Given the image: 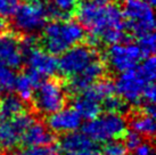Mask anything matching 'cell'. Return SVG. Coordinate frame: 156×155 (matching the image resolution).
<instances>
[{
    "mask_svg": "<svg viewBox=\"0 0 156 155\" xmlns=\"http://www.w3.org/2000/svg\"><path fill=\"white\" fill-rule=\"evenodd\" d=\"M78 22L89 32L90 45H106L126 40L123 12L113 0H82L74 10Z\"/></svg>",
    "mask_w": 156,
    "mask_h": 155,
    "instance_id": "cell-1",
    "label": "cell"
},
{
    "mask_svg": "<svg viewBox=\"0 0 156 155\" xmlns=\"http://www.w3.org/2000/svg\"><path fill=\"white\" fill-rule=\"evenodd\" d=\"M42 49L51 55H61L86 38L84 29L76 21L69 18H58L47 23L42 29Z\"/></svg>",
    "mask_w": 156,
    "mask_h": 155,
    "instance_id": "cell-2",
    "label": "cell"
},
{
    "mask_svg": "<svg viewBox=\"0 0 156 155\" xmlns=\"http://www.w3.org/2000/svg\"><path fill=\"white\" fill-rule=\"evenodd\" d=\"M31 100L37 113L41 115L52 114L65 107L67 103L65 85L59 79H44L35 87Z\"/></svg>",
    "mask_w": 156,
    "mask_h": 155,
    "instance_id": "cell-3",
    "label": "cell"
},
{
    "mask_svg": "<svg viewBox=\"0 0 156 155\" xmlns=\"http://www.w3.org/2000/svg\"><path fill=\"white\" fill-rule=\"evenodd\" d=\"M15 30L25 35L41 31L50 17V6L41 0H29L20 4L13 16Z\"/></svg>",
    "mask_w": 156,
    "mask_h": 155,
    "instance_id": "cell-4",
    "label": "cell"
},
{
    "mask_svg": "<svg viewBox=\"0 0 156 155\" xmlns=\"http://www.w3.org/2000/svg\"><path fill=\"white\" fill-rule=\"evenodd\" d=\"M128 122L120 113L105 112L88 120L83 125V132L95 142H106L122 137L128 130Z\"/></svg>",
    "mask_w": 156,
    "mask_h": 155,
    "instance_id": "cell-5",
    "label": "cell"
},
{
    "mask_svg": "<svg viewBox=\"0 0 156 155\" xmlns=\"http://www.w3.org/2000/svg\"><path fill=\"white\" fill-rule=\"evenodd\" d=\"M122 12L126 32H131L136 37L154 32L155 20L153 7L144 0H126Z\"/></svg>",
    "mask_w": 156,
    "mask_h": 155,
    "instance_id": "cell-6",
    "label": "cell"
},
{
    "mask_svg": "<svg viewBox=\"0 0 156 155\" xmlns=\"http://www.w3.org/2000/svg\"><path fill=\"white\" fill-rule=\"evenodd\" d=\"M29 37L30 38H26L22 41L27 72L42 81L46 78L51 77L57 71V59L44 49L37 47L32 35Z\"/></svg>",
    "mask_w": 156,
    "mask_h": 155,
    "instance_id": "cell-7",
    "label": "cell"
},
{
    "mask_svg": "<svg viewBox=\"0 0 156 155\" xmlns=\"http://www.w3.org/2000/svg\"><path fill=\"white\" fill-rule=\"evenodd\" d=\"M98 52L91 45H75L61 54L57 60V71L67 79L80 73L91 62L99 58Z\"/></svg>",
    "mask_w": 156,
    "mask_h": 155,
    "instance_id": "cell-8",
    "label": "cell"
},
{
    "mask_svg": "<svg viewBox=\"0 0 156 155\" xmlns=\"http://www.w3.org/2000/svg\"><path fill=\"white\" fill-rule=\"evenodd\" d=\"M145 58L137 43H113L106 52V62L114 72L123 73L134 69Z\"/></svg>",
    "mask_w": 156,
    "mask_h": 155,
    "instance_id": "cell-9",
    "label": "cell"
},
{
    "mask_svg": "<svg viewBox=\"0 0 156 155\" xmlns=\"http://www.w3.org/2000/svg\"><path fill=\"white\" fill-rule=\"evenodd\" d=\"M148 83L151 82L145 80L134 67L120 74L114 83V88L119 97H121L126 104L138 106L143 105V94Z\"/></svg>",
    "mask_w": 156,
    "mask_h": 155,
    "instance_id": "cell-10",
    "label": "cell"
},
{
    "mask_svg": "<svg viewBox=\"0 0 156 155\" xmlns=\"http://www.w3.org/2000/svg\"><path fill=\"white\" fill-rule=\"evenodd\" d=\"M35 119L29 113H21L10 119L0 120V151L14 150L21 142L26 128Z\"/></svg>",
    "mask_w": 156,
    "mask_h": 155,
    "instance_id": "cell-11",
    "label": "cell"
},
{
    "mask_svg": "<svg viewBox=\"0 0 156 155\" xmlns=\"http://www.w3.org/2000/svg\"><path fill=\"white\" fill-rule=\"evenodd\" d=\"M24 62V50L20 35L13 32L0 34V64L17 70Z\"/></svg>",
    "mask_w": 156,
    "mask_h": 155,
    "instance_id": "cell-12",
    "label": "cell"
},
{
    "mask_svg": "<svg viewBox=\"0 0 156 155\" xmlns=\"http://www.w3.org/2000/svg\"><path fill=\"white\" fill-rule=\"evenodd\" d=\"M105 73H106V64L99 57L94 62H91L80 73L69 78L67 90L71 94L78 95L84 89H87L89 86H91L92 83L104 78Z\"/></svg>",
    "mask_w": 156,
    "mask_h": 155,
    "instance_id": "cell-13",
    "label": "cell"
},
{
    "mask_svg": "<svg viewBox=\"0 0 156 155\" xmlns=\"http://www.w3.org/2000/svg\"><path fill=\"white\" fill-rule=\"evenodd\" d=\"M46 123L52 132L66 134L78 130L81 127L82 117L74 107H63L57 112L49 114Z\"/></svg>",
    "mask_w": 156,
    "mask_h": 155,
    "instance_id": "cell-14",
    "label": "cell"
},
{
    "mask_svg": "<svg viewBox=\"0 0 156 155\" xmlns=\"http://www.w3.org/2000/svg\"><path fill=\"white\" fill-rule=\"evenodd\" d=\"M55 140V136L47 125L40 121H33L22 136L21 142L25 146H41L49 145Z\"/></svg>",
    "mask_w": 156,
    "mask_h": 155,
    "instance_id": "cell-15",
    "label": "cell"
},
{
    "mask_svg": "<svg viewBox=\"0 0 156 155\" xmlns=\"http://www.w3.org/2000/svg\"><path fill=\"white\" fill-rule=\"evenodd\" d=\"M95 146L96 142H92L83 131L79 132L76 130L66 132L59 140V148L64 153L82 151V150H87V148H91Z\"/></svg>",
    "mask_w": 156,
    "mask_h": 155,
    "instance_id": "cell-16",
    "label": "cell"
},
{
    "mask_svg": "<svg viewBox=\"0 0 156 155\" xmlns=\"http://www.w3.org/2000/svg\"><path fill=\"white\" fill-rule=\"evenodd\" d=\"M73 107L78 111L81 117L86 119V120L94 119L97 115H99L103 111L101 104L83 91L76 95V97L74 99Z\"/></svg>",
    "mask_w": 156,
    "mask_h": 155,
    "instance_id": "cell-17",
    "label": "cell"
},
{
    "mask_svg": "<svg viewBox=\"0 0 156 155\" xmlns=\"http://www.w3.org/2000/svg\"><path fill=\"white\" fill-rule=\"evenodd\" d=\"M41 80H39L33 74L26 71L25 73L16 75L15 82H14V89L16 90L20 98H22L24 102H29L31 100L35 87L38 86Z\"/></svg>",
    "mask_w": 156,
    "mask_h": 155,
    "instance_id": "cell-18",
    "label": "cell"
},
{
    "mask_svg": "<svg viewBox=\"0 0 156 155\" xmlns=\"http://www.w3.org/2000/svg\"><path fill=\"white\" fill-rule=\"evenodd\" d=\"M25 102L17 95H2L0 97V117L10 119L25 112Z\"/></svg>",
    "mask_w": 156,
    "mask_h": 155,
    "instance_id": "cell-19",
    "label": "cell"
},
{
    "mask_svg": "<svg viewBox=\"0 0 156 155\" xmlns=\"http://www.w3.org/2000/svg\"><path fill=\"white\" fill-rule=\"evenodd\" d=\"M130 125L132 130L137 131L141 136L152 138L155 134V115L148 114L140 110L132 116Z\"/></svg>",
    "mask_w": 156,
    "mask_h": 155,
    "instance_id": "cell-20",
    "label": "cell"
},
{
    "mask_svg": "<svg viewBox=\"0 0 156 155\" xmlns=\"http://www.w3.org/2000/svg\"><path fill=\"white\" fill-rule=\"evenodd\" d=\"M50 6V17L54 20L69 18L76 8L78 0H51Z\"/></svg>",
    "mask_w": 156,
    "mask_h": 155,
    "instance_id": "cell-21",
    "label": "cell"
},
{
    "mask_svg": "<svg viewBox=\"0 0 156 155\" xmlns=\"http://www.w3.org/2000/svg\"><path fill=\"white\" fill-rule=\"evenodd\" d=\"M15 78L16 74L13 69L0 64V96L13 90Z\"/></svg>",
    "mask_w": 156,
    "mask_h": 155,
    "instance_id": "cell-22",
    "label": "cell"
},
{
    "mask_svg": "<svg viewBox=\"0 0 156 155\" xmlns=\"http://www.w3.org/2000/svg\"><path fill=\"white\" fill-rule=\"evenodd\" d=\"M13 155H59V151L49 144L41 146H26L13 153Z\"/></svg>",
    "mask_w": 156,
    "mask_h": 155,
    "instance_id": "cell-23",
    "label": "cell"
},
{
    "mask_svg": "<svg viewBox=\"0 0 156 155\" xmlns=\"http://www.w3.org/2000/svg\"><path fill=\"white\" fill-rule=\"evenodd\" d=\"M101 107L105 108L106 112H114V113H123L126 112V108H128V104L121 98L116 96L115 94L112 96H109L108 98H106L101 104Z\"/></svg>",
    "mask_w": 156,
    "mask_h": 155,
    "instance_id": "cell-24",
    "label": "cell"
},
{
    "mask_svg": "<svg viewBox=\"0 0 156 155\" xmlns=\"http://www.w3.org/2000/svg\"><path fill=\"white\" fill-rule=\"evenodd\" d=\"M137 45L145 57L152 56L155 52V34L154 32H148L143 35H139Z\"/></svg>",
    "mask_w": 156,
    "mask_h": 155,
    "instance_id": "cell-25",
    "label": "cell"
},
{
    "mask_svg": "<svg viewBox=\"0 0 156 155\" xmlns=\"http://www.w3.org/2000/svg\"><path fill=\"white\" fill-rule=\"evenodd\" d=\"M103 155H128V148L122 140H119V138L111 139L105 142Z\"/></svg>",
    "mask_w": 156,
    "mask_h": 155,
    "instance_id": "cell-26",
    "label": "cell"
},
{
    "mask_svg": "<svg viewBox=\"0 0 156 155\" xmlns=\"http://www.w3.org/2000/svg\"><path fill=\"white\" fill-rule=\"evenodd\" d=\"M122 137H123V142L128 148V151H134L144 142L143 136L134 130H126Z\"/></svg>",
    "mask_w": 156,
    "mask_h": 155,
    "instance_id": "cell-27",
    "label": "cell"
},
{
    "mask_svg": "<svg viewBox=\"0 0 156 155\" xmlns=\"http://www.w3.org/2000/svg\"><path fill=\"white\" fill-rule=\"evenodd\" d=\"M20 0H0V16L1 17H12L17 7Z\"/></svg>",
    "mask_w": 156,
    "mask_h": 155,
    "instance_id": "cell-28",
    "label": "cell"
},
{
    "mask_svg": "<svg viewBox=\"0 0 156 155\" xmlns=\"http://www.w3.org/2000/svg\"><path fill=\"white\" fill-rule=\"evenodd\" d=\"M133 152H134V155H154L153 146L149 142H141Z\"/></svg>",
    "mask_w": 156,
    "mask_h": 155,
    "instance_id": "cell-29",
    "label": "cell"
},
{
    "mask_svg": "<svg viewBox=\"0 0 156 155\" xmlns=\"http://www.w3.org/2000/svg\"><path fill=\"white\" fill-rule=\"evenodd\" d=\"M65 155H101L100 151L97 147H91L87 150H82V151L71 152V153H65Z\"/></svg>",
    "mask_w": 156,
    "mask_h": 155,
    "instance_id": "cell-30",
    "label": "cell"
},
{
    "mask_svg": "<svg viewBox=\"0 0 156 155\" xmlns=\"http://www.w3.org/2000/svg\"><path fill=\"white\" fill-rule=\"evenodd\" d=\"M6 27H7V24H6V21L4 20V17L0 16V34L4 33L6 31Z\"/></svg>",
    "mask_w": 156,
    "mask_h": 155,
    "instance_id": "cell-31",
    "label": "cell"
},
{
    "mask_svg": "<svg viewBox=\"0 0 156 155\" xmlns=\"http://www.w3.org/2000/svg\"><path fill=\"white\" fill-rule=\"evenodd\" d=\"M144 1H145V2H147L148 5H151L152 7L155 5V2H156V0H144Z\"/></svg>",
    "mask_w": 156,
    "mask_h": 155,
    "instance_id": "cell-32",
    "label": "cell"
},
{
    "mask_svg": "<svg viewBox=\"0 0 156 155\" xmlns=\"http://www.w3.org/2000/svg\"><path fill=\"white\" fill-rule=\"evenodd\" d=\"M113 1H115V2L119 4V2H123V1H126V0H113Z\"/></svg>",
    "mask_w": 156,
    "mask_h": 155,
    "instance_id": "cell-33",
    "label": "cell"
}]
</instances>
